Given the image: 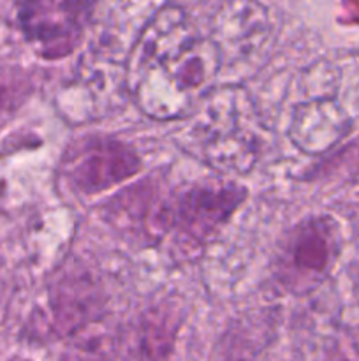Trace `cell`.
Listing matches in <instances>:
<instances>
[{
  "label": "cell",
  "instance_id": "6da1fadb",
  "mask_svg": "<svg viewBox=\"0 0 359 361\" xmlns=\"http://www.w3.org/2000/svg\"><path fill=\"white\" fill-rule=\"evenodd\" d=\"M222 67L220 46L201 30L192 11L168 4L143 25L123 62L127 94L151 120L189 118L217 87Z\"/></svg>",
  "mask_w": 359,
  "mask_h": 361
},
{
  "label": "cell",
  "instance_id": "7a4b0ae2",
  "mask_svg": "<svg viewBox=\"0 0 359 361\" xmlns=\"http://www.w3.org/2000/svg\"><path fill=\"white\" fill-rule=\"evenodd\" d=\"M183 130L182 147L225 178L253 171L264 154V126L243 85L215 87L201 99Z\"/></svg>",
  "mask_w": 359,
  "mask_h": 361
},
{
  "label": "cell",
  "instance_id": "3957f363",
  "mask_svg": "<svg viewBox=\"0 0 359 361\" xmlns=\"http://www.w3.org/2000/svg\"><path fill=\"white\" fill-rule=\"evenodd\" d=\"M344 252L341 224L331 214L303 215L284 229L270 261V277L287 296L310 295L331 277Z\"/></svg>",
  "mask_w": 359,
  "mask_h": 361
},
{
  "label": "cell",
  "instance_id": "277c9868",
  "mask_svg": "<svg viewBox=\"0 0 359 361\" xmlns=\"http://www.w3.org/2000/svg\"><path fill=\"white\" fill-rule=\"evenodd\" d=\"M250 192L232 178H206L169 187L162 208L164 240L187 250L204 249L246 203Z\"/></svg>",
  "mask_w": 359,
  "mask_h": 361
},
{
  "label": "cell",
  "instance_id": "5b68a950",
  "mask_svg": "<svg viewBox=\"0 0 359 361\" xmlns=\"http://www.w3.org/2000/svg\"><path fill=\"white\" fill-rule=\"evenodd\" d=\"M144 171V159L134 143L111 133L74 137L60 155L58 175L70 194L83 200L116 192Z\"/></svg>",
  "mask_w": 359,
  "mask_h": 361
},
{
  "label": "cell",
  "instance_id": "8992f818",
  "mask_svg": "<svg viewBox=\"0 0 359 361\" xmlns=\"http://www.w3.org/2000/svg\"><path fill=\"white\" fill-rule=\"evenodd\" d=\"M97 4L77 0H39L16 6V23L25 42L48 62L73 56L88 34Z\"/></svg>",
  "mask_w": 359,
  "mask_h": 361
},
{
  "label": "cell",
  "instance_id": "52a82bcc",
  "mask_svg": "<svg viewBox=\"0 0 359 361\" xmlns=\"http://www.w3.org/2000/svg\"><path fill=\"white\" fill-rule=\"evenodd\" d=\"M165 190L158 176H143L108 196L99 204V215L127 242L157 247V219Z\"/></svg>",
  "mask_w": 359,
  "mask_h": 361
},
{
  "label": "cell",
  "instance_id": "ba28073f",
  "mask_svg": "<svg viewBox=\"0 0 359 361\" xmlns=\"http://www.w3.org/2000/svg\"><path fill=\"white\" fill-rule=\"evenodd\" d=\"M104 286L90 270L63 271L48 289V326L56 338L73 337L102 317L106 310Z\"/></svg>",
  "mask_w": 359,
  "mask_h": 361
},
{
  "label": "cell",
  "instance_id": "9c48e42d",
  "mask_svg": "<svg viewBox=\"0 0 359 361\" xmlns=\"http://www.w3.org/2000/svg\"><path fill=\"white\" fill-rule=\"evenodd\" d=\"M351 129V116L331 95L301 99L292 104L287 136L301 154L324 157L348 136Z\"/></svg>",
  "mask_w": 359,
  "mask_h": 361
},
{
  "label": "cell",
  "instance_id": "30bf717a",
  "mask_svg": "<svg viewBox=\"0 0 359 361\" xmlns=\"http://www.w3.org/2000/svg\"><path fill=\"white\" fill-rule=\"evenodd\" d=\"M185 321V310L175 300H160L141 310L125 334L129 361H169Z\"/></svg>",
  "mask_w": 359,
  "mask_h": 361
},
{
  "label": "cell",
  "instance_id": "8fae6325",
  "mask_svg": "<svg viewBox=\"0 0 359 361\" xmlns=\"http://www.w3.org/2000/svg\"><path fill=\"white\" fill-rule=\"evenodd\" d=\"M34 92V80L21 67H0V122L25 104Z\"/></svg>",
  "mask_w": 359,
  "mask_h": 361
}]
</instances>
